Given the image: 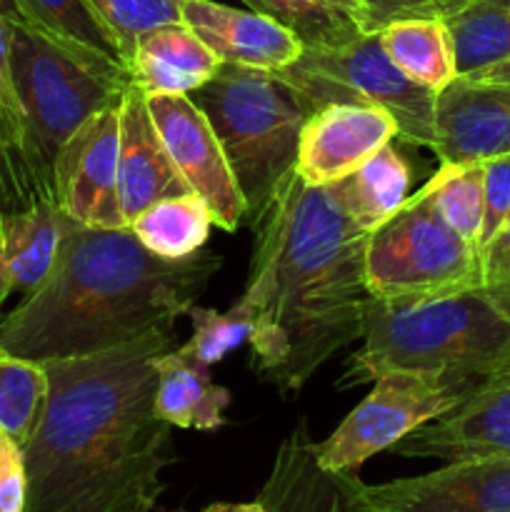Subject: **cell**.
Segmentation results:
<instances>
[{"label":"cell","mask_w":510,"mask_h":512,"mask_svg":"<svg viewBox=\"0 0 510 512\" xmlns=\"http://www.w3.org/2000/svg\"><path fill=\"white\" fill-rule=\"evenodd\" d=\"M173 330L48 360V400L25 443V512H158L175 463L173 425L155 413V355Z\"/></svg>","instance_id":"1"},{"label":"cell","mask_w":510,"mask_h":512,"mask_svg":"<svg viewBox=\"0 0 510 512\" xmlns=\"http://www.w3.org/2000/svg\"><path fill=\"white\" fill-rule=\"evenodd\" d=\"M253 258L238 303L253 318V370L298 395L325 363L365 333V243L333 185L290 170L250 220Z\"/></svg>","instance_id":"2"},{"label":"cell","mask_w":510,"mask_h":512,"mask_svg":"<svg viewBox=\"0 0 510 512\" xmlns=\"http://www.w3.org/2000/svg\"><path fill=\"white\" fill-rule=\"evenodd\" d=\"M220 265V255L208 250L183 260L158 258L128 225L85 228L65 218L45 280L0 318V350L48 363L173 330Z\"/></svg>","instance_id":"3"},{"label":"cell","mask_w":510,"mask_h":512,"mask_svg":"<svg viewBox=\"0 0 510 512\" xmlns=\"http://www.w3.org/2000/svg\"><path fill=\"white\" fill-rule=\"evenodd\" d=\"M510 360V303L488 288L425 303L368 300L363 348L345 360L338 388L415 370L473 390Z\"/></svg>","instance_id":"4"},{"label":"cell","mask_w":510,"mask_h":512,"mask_svg":"<svg viewBox=\"0 0 510 512\" xmlns=\"http://www.w3.org/2000/svg\"><path fill=\"white\" fill-rule=\"evenodd\" d=\"M190 98L218 135L248 205L250 223L275 185L295 168L300 130L308 113L273 73L228 63L220 65L218 73Z\"/></svg>","instance_id":"5"},{"label":"cell","mask_w":510,"mask_h":512,"mask_svg":"<svg viewBox=\"0 0 510 512\" xmlns=\"http://www.w3.org/2000/svg\"><path fill=\"white\" fill-rule=\"evenodd\" d=\"M13 85L20 105V160L35 200L55 198V163L70 135L125 88L100 78L83 60L35 30L13 28Z\"/></svg>","instance_id":"6"},{"label":"cell","mask_w":510,"mask_h":512,"mask_svg":"<svg viewBox=\"0 0 510 512\" xmlns=\"http://www.w3.org/2000/svg\"><path fill=\"white\" fill-rule=\"evenodd\" d=\"M365 288L393 305L425 303L483 288V265L473 243L460 238L435 208L433 188L415 195L368 235Z\"/></svg>","instance_id":"7"},{"label":"cell","mask_w":510,"mask_h":512,"mask_svg":"<svg viewBox=\"0 0 510 512\" xmlns=\"http://www.w3.org/2000/svg\"><path fill=\"white\" fill-rule=\"evenodd\" d=\"M273 75L293 90L308 115L340 103L373 105L398 123L405 143L433 150L438 95L390 63L378 33L343 48H303L295 63Z\"/></svg>","instance_id":"8"},{"label":"cell","mask_w":510,"mask_h":512,"mask_svg":"<svg viewBox=\"0 0 510 512\" xmlns=\"http://www.w3.org/2000/svg\"><path fill=\"white\" fill-rule=\"evenodd\" d=\"M470 390L415 370H393L373 380V390L345 415L325 440L315 443L318 463L340 473H358L373 455L393 450L420 425L438 420Z\"/></svg>","instance_id":"9"},{"label":"cell","mask_w":510,"mask_h":512,"mask_svg":"<svg viewBox=\"0 0 510 512\" xmlns=\"http://www.w3.org/2000/svg\"><path fill=\"white\" fill-rule=\"evenodd\" d=\"M150 118L168 158L190 193L200 195L218 228L235 233L248 223V205L230 170L220 140L190 95H145Z\"/></svg>","instance_id":"10"},{"label":"cell","mask_w":510,"mask_h":512,"mask_svg":"<svg viewBox=\"0 0 510 512\" xmlns=\"http://www.w3.org/2000/svg\"><path fill=\"white\" fill-rule=\"evenodd\" d=\"M120 98L90 115L55 163V208L85 228H123L118 200Z\"/></svg>","instance_id":"11"},{"label":"cell","mask_w":510,"mask_h":512,"mask_svg":"<svg viewBox=\"0 0 510 512\" xmlns=\"http://www.w3.org/2000/svg\"><path fill=\"white\" fill-rule=\"evenodd\" d=\"M370 512H510V455L445 463L433 473L363 485Z\"/></svg>","instance_id":"12"},{"label":"cell","mask_w":510,"mask_h":512,"mask_svg":"<svg viewBox=\"0 0 510 512\" xmlns=\"http://www.w3.org/2000/svg\"><path fill=\"white\" fill-rule=\"evenodd\" d=\"M393 453L443 463L510 455V360L475 385L450 413L400 440Z\"/></svg>","instance_id":"13"},{"label":"cell","mask_w":510,"mask_h":512,"mask_svg":"<svg viewBox=\"0 0 510 512\" xmlns=\"http://www.w3.org/2000/svg\"><path fill=\"white\" fill-rule=\"evenodd\" d=\"M400 138L398 123L373 105H328L305 118L295 170L315 188L353 175L365 160Z\"/></svg>","instance_id":"14"},{"label":"cell","mask_w":510,"mask_h":512,"mask_svg":"<svg viewBox=\"0 0 510 512\" xmlns=\"http://www.w3.org/2000/svg\"><path fill=\"white\" fill-rule=\"evenodd\" d=\"M440 165L485 163L510 153V83L458 78L435 100V145Z\"/></svg>","instance_id":"15"},{"label":"cell","mask_w":510,"mask_h":512,"mask_svg":"<svg viewBox=\"0 0 510 512\" xmlns=\"http://www.w3.org/2000/svg\"><path fill=\"white\" fill-rule=\"evenodd\" d=\"M358 473L328 470L318 463L308 420L293 425L275 453L258 503L268 512H370Z\"/></svg>","instance_id":"16"},{"label":"cell","mask_w":510,"mask_h":512,"mask_svg":"<svg viewBox=\"0 0 510 512\" xmlns=\"http://www.w3.org/2000/svg\"><path fill=\"white\" fill-rule=\"evenodd\" d=\"M180 20L220 63L278 73L303 53V43L290 30L250 8H230L215 0H183Z\"/></svg>","instance_id":"17"},{"label":"cell","mask_w":510,"mask_h":512,"mask_svg":"<svg viewBox=\"0 0 510 512\" xmlns=\"http://www.w3.org/2000/svg\"><path fill=\"white\" fill-rule=\"evenodd\" d=\"M190 193L155 130L148 98L130 83L120 95L118 200L125 225L163 198Z\"/></svg>","instance_id":"18"},{"label":"cell","mask_w":510,"mask_h":512,"mask_svg":"<svg viewBox=\"0 0 510 512\" xmlns=\"http://www.w3.org/2000/svg\"><path fill=\"white\" fill-rule=\"evenodd\" d=\"M220 60L185 23H168L138 38L130 78L145 95H190L203 88Z\"/></svg>","instance_id":"19"},{"label":"cell","mask_w":510,"mask_h":512,"mask_svg":"<svg viewBox=\"0 0 510 512\" xmlns=\"http://www.w3.org/2000/svg\"><path fill=\"white\" fill-rule=\"evenodd\" d=\"M35 30L83 60L93 73L110 80L118 88H128V60L120 50L118 40L95 15L88 0H15Z\"/></svg>","instance_id":"20"},{"label":"cell","mask_w":510,"mask_h":512,"mask_svg":"<svg viewBox=\"0 0 510 512\" xmlns=\"http://www.w3.org/2000/svg\"><path fill=\"white\" fill-rule=\"evenodd\" d=\"M65 215L50 200L5 213L0 230V310L13 293H33L58 253Z\"/></svg>","instance_id":"21"},{"label":"cell","mask_w":510,"mask_h":512,"mask_svg":"<svg viewBox=\"0 0 510 512\" xmlns=\"http://www.w3.org/2000/svg\"><path fill=\"white\" fill-rule=\"evenodd\" d=\"M155 413L173 428L183 430H218L225 425V410L230 393L213 383L208 368L185 355L180 348H170L155 355Z\"/></svg>","instance_id":"22"},{"label":"cell","mask_w":510,"mask_h":512,"mask_svg":"<svg viewBox=\"0 0 510 512\" xmlns=\"http://www.w3.org/2000/svg\"><path fill=\"white\" fill-rule=\"evenodd\" d=\"M390 63L430 93H443L460 78L455 45L443 18L398 20L378 33Z\"/></svg>","instance_id":"23"},{"label":"cell","mask_w":510,"mask_h":512,"mask_svg":"<svg viewBox=\"0 0 510 512\" xmlns=\"http://www.w3.org/2000/svg\"><path fill=\"white\" fill-rule=\"evenodd\" d=\"M333 190L348 218L370 235L408 200L410 165L393 145H385Z\"/></svg>","instance_id":"24"},{"label":"cell","mask_w":510,"mask_h":512,"mask_svg":"<svg viewBox=\"0 0 510 512\" xmlns=\"http://www.w3.org/2000/svg\"><path fill=\"white\" fill-rule=\"evenodd\" d=\"M255 13L275 20L303 48H343L365 33L363 10L355 0H240Z\"/></svg>","instance_id":"25"},{"label":"cell","mask_w":510,"mask_h":512,"mask_svg":"<svg viewBox=\"0 0 510 512\" xmlns=\"http://www.w3.org/2000/svg\"><path fill=\"white\" fill-rule=\"evenodd\" d=\"M128 228L158 258L183 260L208 243L213 213L200 195L183 193L153 203Z\"/></svg>","instance_id":"26"},{"label":"cell","mask_w":510,"mask_h":512,"mask_svg":"<svg viewBox=\"0 0 510 512\" xmlns=\"http://www.w3.org/2000/svg\"><path fill=\"white\" fill-rule=\"evenodd\" d=\"M460 78L510 58V0H465L445 15Z\"/></svg>","instance_id":"27"},{"label":"cell","mask_w":510,"mask_h":512,"mask_svg":"<svg viewBox=\"0 0 510 512\" xmlns=\"http://www.w3.org/2000/svg\"><path fill=\"white\" fill-rule=\"evenodd\" d=\"M48 400L43 363L0 350V433L25 448Z\"/></svg>","instance_id":"28"},{"label":"cell","mask_w":510,"mask_h":512,"mask_svg":"<svg viewBox=\"0 0 510 512\" xmlns=\"http://www.w3.org/2000/svg\"><path fill=\"white\" fill-rule=\"evenodd\" d=\"M433 188L435 208L445 223L478 248L483 228V183L485 163L440 165L438 173L428 180Z\"/></svg>","instance_id":"29"},{"label":"cell","mask_w":510,"mask_h":512,"mask_svg":"<svg viewBox=\"0 0 510 512\" xmlns=\"http://www.w3.org/2000/svg\"><path fill=\"white\" fill-rule=\"evenodd\" d=\"M188 315L193 323V335L188 343L180 345V350L205 368L220 363L230 350L250 340V333H253V318L240 303H235L225 313L195 305Z\"/></svg>","instance_id":"30"},{"label":"cell","mask_w":510,"mask_h":512,"mask_svg":"<svg viewBox=\"0 0 510 512\" xmlns=\"http://www.w3.org/2000/svg\"><path fill=\"white\" fill-rule=\"evenodd\" d=\"M105 28L115 35L125 60L133 58L135 43L143 33L168 23H183L180 20V5L183 0H88Z\"/></svg>","instance_id":"31"},{"label":"cell","mask_w":510,"mask_h":512,"mask_svg":"<svg viewBox=\"0 0 510 512\" xmlns=\"http://www.w3.org/2000/svg\"><path fill=\"white\" fill-rule=\"evenodd\" d=\"M510 215V153L485 160L483 183V228L478 238V253L498 238Z\"/></svg>","instance_id":"32"},{"label":"cell","mask_w":510,"mask_h":512,"mask_svg":"<svg viewBox=\"0 0 510 512\" xmlns=\"http://www.w3.org/2000/svg\"><path fill=\"white\" fill-rule=\"evenodd\" d=\"M363 10L365 33H380L398 20L445 18L465 0H355Z\"/></svg>","instance_id":"33"},{"label":"cell","mask_w":510,"mask_h":512,"mask_svg":"<svg viewBox=\"0 0 510 512\" xmlns=\"http://www.w3.org/2000/svg\"><path fill=\"white\" fill-rule=\"evenodd\" d=\"M0 170L5 178V195H8V213L25 210L40 203L30 193L28 178H25L23 160H20V140L13 123L8 120L5 110L0 108Z\"/></svg>","instance_id":"34"},{"label":"cell","mask_w":510,"mask_h":512,"mask_svg":"<svg viewBox=\"0 0 510 512\" xmlns=\"http://www.w3.org/2000/svg\"><path fill=\"white\" fill-rule=\"evenodd\" d=\"M18 20H25L15 0H0V108L5 110L8 120L13 123L20 140V105L13 85V68H10V55H13V28Z\"/></svg>","instance_id":"35"},{"label":"cell","mask_w":510,"mask_h":512,"mask_svg":"<svg viewBox=\"0 0 510 512\" xmlns=\"http://www.w3.org/2000/svg\"><path fill=\"white\" fill-rule=\"evenodd\" d=\"M28 475L25 455L15 440L0 433V512H25Z\"/></svg>","instance_id":"36"},{"label":"cell","mask_w":510,"mask_h":512,"mask_svg":"<svg viewBox=\"0 0 510 512\" xmlns=\"http://www.w3.org/2000/svg\"><path fill=\"white\" fill-rule=\"evenodd\" d=\"M480 265H483V288L510 303V215L498 238L483 250Z\"/></svg>","instance_id":"37"},{"label":"cell","mask_w":510,"mask_h":512,"mask_svg":"<svg viewBox=\"0 0 510 512\" xmlns=\"http://www.w3.org/2000/svg\"><path fill=\"white\" fill-rule=\"evenodd\" d=\"M465 80H475V83H510V58L498 65H490V68L480 70V73L468 75Z\"/></svg>","instance_id":"38"},{"label":"cell","mask_w":510,"mask_h":512,"mask_svg":"<svg viewBox=\"0 0 510 512\" xmlns=\"http://www.w3.org/2000/svg\"><path fill=\"white\" fill-rule=\"evenodd\" d=\"M203 512H268V510H265L258 500H253V503H213Z\"/></svg>","instance_id":"39"},{"label":"cell","mask_w":510,"mask_h":512,"mask_svg":"<svg viewBox=\"0 0 510 512\" xmlns=\"http://www.w3.org/2000/svg\"><path fill=\"white\" fill-rule=\"evenodd\" d=\"M5 213H8V195H5V178H3V170H0V230H3Z\"/></svg>","instance_id":"40"}]
</instances>
